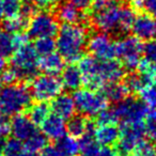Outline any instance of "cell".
I'll return each mask as SVG.
<instances>
[{
    "label": "cell",
    "instance_id": "obj_17",
    "mask_svg": "<svg viewBox=\"0 0 156 156\" xmlns=\"http://www.w3.org/2000/svg\"><path fill=\"white\" fill-rule=\"evenodd\" d=\"M87 118L88 117L83 115H73L69 118V122L66 123V132L69 133V136L80 139L88 133L93 132L95 126Z\"/></svg>",
    "mask_w": 156,
    "mask_h": 156
},
{
    "label": "cell",
    "instance_id": "obj_23",
    "mask_svg": "<svg viewBox=\"0 0 156 156\" xmlns=\"http://www.w3.org/2000/svg\"><path fill=\"white\" fill-rule=\"evenodd\" d=\"M153 80L144 76L142 73H132L128 74L125 77L124 85L126 86L128 92L130 93H139L140 94Z\"/></svg>",
    "mask_w": 156,
    "mask_h": 156
},
{
    "label": "cell",
    "instance_id": "obj_47",
    "mask_svg": "<svg viewBox=\"0 0 156 156\" xmlns=\"http://www.w3.org/2000/svg\"><path fill=\"white\" fill-rule=\"evenodd\" d=\"M5 66V56L0 54V72L2 71Z\"/></svg>",
    "mask_w": 156,
    "mask_h": 156
},
{
    "label": "cell",
    "instance_id": "obj_29",
    "mask_svg": "<svg viewBox=\"0 0 156 156\" xmlns=\"http://www.w3.org/2000/svg\"><path fill=\"white\" fill-rule=\"evenodd\" d=\"M16 50L15 41L13 33L8 32L7 30L0 31V54L5 57L11 56Z\"/></svg>",
    "mask_w": 156,
    "mask_h": 156
},
{
    "label": "cell",
    "instance_id": "obj_39",
    "mask_svg": "<svg viewBox=\"0 0 156 156\" xmlns=\"http://www.w3.org/2000/svg\"><path fill=\"white\" fill-rule=\"evenodd\" d=\"M32 2L34 3L39 9L51 10L60 5L61 0H32Z\"/></svg>",
    "mask_w": 156,
    "mask_h": 156
},
{
    "label": "cell",
    "instance_id": "obj_21",
    "mask_svg": "<svg viewBox=\"0 0 156 156\" xmlns=\"http://www.w3.org/2000/svg\"><path fill=\"white\" fill-rule=\"evenodd\" d=\"M64 62L65 60L59 52L58 54L51 52V54L40 57L39 66L40 69H42L44 73L58 75L62 73V71L64 69Z\"/></svg>",
    "mask_w": 156,
    "mask_h": 156
},
{
    "label": "cell",
    "instance_id": "obj_35",
    "mask_svg": "<svg viewBox=\"0 0 156 156\" xmlns=\"http://www.w3.org/2000/svg\"><path fill=\"white\" fill-rule=\"evenodd\" d=\"M20 0H3V13L7 18L20 14Z\"/></svg>",
    "mask_w": 156,
    "mask_h": 156
},
{
    "label": "cell",
    "instance_id": "obj_31",
    "mask_svg": "<svg viewBox=\"0 0 156 156\" xmlns=\"http://www.w3.org/2000/svg\"><path fill=\"white\" fill-rule=\"evenodd\" d=\"M33 46H34L35 50H37V52L39 54L40 57L55 52V50L57 49V44L56 41L54 40V37H41V39H37Z\"/></svg>",
    "mask_w": 156,
    "mask_h": 156
},
{
    "label": "cell",
    "instance_id": "obj_25",
    "mask_svg": "<svg viewBox=\"0 0 156 156\" xmlns=\"http://www.w3.org/2000/svg\"><path fill=\"white\" fill-rule=\"evenodd\" d=\"M56 147L62 154V156H76L80 153V143L79 140L72 136H63L56 140Z\"/></svg>",
    "mask_w": 156,
    "mask_h": 156
},
{
    "label": "cell",
    "instance_id": "obj_34",
    "mask_svg": "<svg viewBox=\"0 0 156 156\" xmlns=\"http://www.w3.org/2000/svg\"><path fill=\"white\" fill-rule=\"evenodd\" d=\"M133 156H156V144L143 140L133 152Z\"/></svg>",
    "mask_w": 156,
    "mask_h": 156
},
{
    "label": "cell",
    "instance_id": "obj_7",
    "mask_svg": "<svg viewBox=\"0 0 156 156\" xmlns=\"http://www.w3.org/2000/svg\"><path fill=\"white\" fill-rule=\"evenodd\" d=\"M117 57L127 69H138L143 56V44L140 39L135 35H125L115 42Z\"/></svg>",
    "mask_w": 156,
    "mask_h": 156
},
{
    "label": "cell",
    "instance_id": "obj_5",
    "mask_svg": "<svg viewBox=\"0 0 156 156\" xmlns=\"http://www.w3.org/2000/svg\"><path fill=\"white\" fill-rule=\"evenodd\" d=\"M73 98L76 110L88 118L96 117L108 106V100L104 93L95 89H78L75 91Z\"/></svg>",
    "mask_w": 156,
    "mask_h": 156
},
{
    "label": "cell",
    "instance_id": "obj_38",
    "mask_svg": "<svg viewBox=\"0 0 156 156\" xmlns=\"http://www.w3.org/2000/svg\"><path fill=\"white\" fill-rule=\"evenodd\" d=\"M0 79H1V83H5V85H11V83H17V81H20L17 74L15 73V71H14L11 66H10L9 69H5V71L1 73Z\"/></svg>",
    "mask_w": 156,
    "mask_h": 156
},
{
    "label": "cell",
    "instance_id": "obj_40",
    "mask_svg": "<svg viewBox=\"0 0 156 156\" xmlns=\"http://www.w3.org/2000/svg\"><path fill=\"white\" fill-rule=\"evenodd\" d=\"M37 7L32 2V1H31V2H24V3H22L20 14L28 20V18H31L35 13H37Z\"/></svg>",
    "mask_w": 156,
    "mask_h": 156
},
{
    "label": "cell",
    "instance_id": "obj_11",
    "mask_svg": "<svg viewBox=\"0 0 156 156\" xmlns=\"http://www.w3.org/2000/svg\"><path fill=\"white\" fill-rule=\"evenodd\" d=\"M120 138L117 142V153L119 156H130L139 143L143 141L145 135L143 123L122 124Z\"/></svg>",
    "mask_w": 156,
    "mask_h": 156
},
{
    "label": "cell",
    "instance_id": "obj_32",
    "mask_svg": "<svg viewBox=\"0 0 156 156\" xmlns=\"http://www.w3.org/2000/svg\"><path fill=\"white\" fill-rule=\"evenodd\" d=\"M145 136L151 140L156 141V108L147 111L144 120H143Z\"/></svg>",
    "mask_w": 156,
    "mask_h": 156
},
{
    "label": "cell",
    "instance_id": "obj_43",
    "mask_svg": "<svg viewBox=\"0 0 156 156\" xmlns=\"http://www.w3.org/2000/svg\"><path fill=\"white\" fill-rule=\"evenodd\" d=\"M40 156H62L58 147L55 145H47L41 153H39Z\"/></svg>",
    "mask_w": 156,
    "mask_h": 156
},
{
    "label": "cell",
    "instance_id": "obj_2",
    "mask_svg": "<svg viewBox=\"0 0 156 156\" xmlns=\"http://www.w3.org/2000/svg\"><path fill=\"white\" fill-rule=\"evenodd\" d=\"M88 40V29L83 24H63L57 33V50L65 61L79 62Z\"/></svg>",
    "mask_w": 156,
    "mask_h": 156
},
{
    "label": "cell",
    "instance_id": "obj_49",
    "mask_svg": "<svg viewBox=\"0 0 156 156\" xmlns=\"http://www.w3.org/2000/svg\"><path fill=\"white\" fill-rule=\"evenodd\" d=\"M3 15H5V13H3V0H0V20Z\"/></svg>",
    "mask_w": 156,
    "mask_h": 156
},
{
    "label": "cell",
    "instance_id": "obj_27",
    "mask_svg": "<svg viewBox=\"0 0 156 156\" xmlns=\"http://www.w3.org/2000/svg\"><path fill=\"white\" fill-rule=\"evenodd\" d=\"M25 147L30 153H41L47 147V137L43 133H34L25 141Z\"/></svg>",
    "mask_w": 156,
    "mask_h": 156
},
{
    "label": "cell",
    "instance_id": "obj_14",
    "mask_svg": "<svg viewBox=\"0 0 156 156\" xmlns=\"http://www.w3.org/2000/svg\"><path fill=\"white\" fill-rule=\"evenodd\" d=\"M135 37L141 41H152L156 39V18L149 13L139 14L136 16L132 28Z\"/></svg>",
    "mask_w": 156,
    "mask_h": 156
},
{
    "label": "cell",
    "instance_id": "obj_22",
    "mask_svg": "<svg viewBox=\"0 0 156 156\" xmlns=\"http://www.w3.org/2000/svg\"><path fill=\"white\" fill-rule=\"evenodd\" d=\"M103 89V93L106 96V98L108 100V102L115 103V104H118V103L122 102L123 100H125L126 98H128V92L126 86L119 81H115V83H109L107 85H105Z\"/></svg>",
    "mask_w": 156,
    "mask_h": 156
},
{
    "label": "cell",
    "instance_id": "obj_37",
    "mask_svg": "<svg viewBox=\"0 0 156 156\" xmlns=\"http://www.w3.org/2000/svg\"><path fill=\"white\" fill-rule=\"evenodd\" d=\"M98 118V124H115L119 120L117 118L115 110L112 109H105L101 113L96 115Z\"/></svg>",
    "mask_w": 156,
    "mask_h": 156
},
{
    "label": "cell",
    "instance_id": "obj_18",
    "mask_svg": "<svg viewBox=\"0 0 156 156\" xmlns=\"http://www.w3.org/2000/svg\"><path fill=\"white\" fill-rule=\"evenodd\" d=\"M51 109L54 113L62 117L63 119H69L73 117L76 110V105L74 98L69 94L61 93L52 100Z\"/></svg>",
    "mask_w": 156,
    "mask_h": 156
},
{
    "label": "cell",
    "instance_id": "obj_42",
    "mask_svg": "<svg viewBox=\"0 0 156 156\" xmlns=\"http://www.w3.org/2000/svg\"><path fill=\"white\" fill-rule=\"evenodd\" d=\"M69 2H72L74 5L78 8L81 11H86V10L92 8L94 0H69Z\"/></svg>",
    "mask_w": 156,
    "mask_h": 156
},
{
    "label": "cell",
    "instance_id": "obj_41",
    "mask_svg": "<svg viewBox=\"0 0 156 156\" xmlns=\"http://www.w3.org/2000/svg\"><path fill=\"white\" fill-rule=\"evenodd\" d=\"M142 8H144L147 13L156 18V0H143Z\"/></svg>",
    "mask_w": 156,
    "mask_h": 156
},
{
    "label": "cell",
    "instance_id": "obj_26",
    "mask_svg": "<svg viewBox=\"0 0 156 156\" xmlns=\"http://www.w3.org/2000/svg\"><path fill=\"white\" fill-rule=\"evenodd\" d=\"M50 115V108L46 102H37L29 107V117L35 125H41Z\"/></svg>",
    "mask_w": 156,
    "mask_h": 156
},
{
    "label": "cell",
    "instance_id": "obj_36",
    "mask_svg": "<svg viewBox=\"0 0 156 156\" xmlns=\"http://www.w3.org/2000/svg\"><path fill=\"white\" fill-rule=\"evenodd\" d=\"M143 57L144 60L156 66V39L147 41L143 45Z\"/></svg>",
    "mask_w": 156,
    "mask_h": 156
},
{
    "label": "cell",
    "instance_id": "obj_24",
    "mask_svg": "<svg viewBox=\"0 0 156 156\" xmlns=\"http://www.w3.org/2000/svg\"><path fill=\"white\" fill-rule=\"evenodd\" d=\"M1 156H40L39 153H30L27 151L24 143L15 138L7 140L1 147Z\"/></svg>",
    "mask_w": 156,
    "mask_h": 156
},
{
    "label": "cell",
    "instance_id": "obj_4",
    "mask_svg": "<svg viewBox=\"0 0 156 156\" xmlns=\"http://www.w3.org/2000/svg\"><path fill=\"white\" fill-rule=\"evenodd\" d=\"M39 54L30 44L23 46L13 52L10 66L17 74L20 80H28L37 76L39 66Z\"/></svg>",
    "mask_w": 156,
    "mask_h": 156
},
{
    "label": "cell",
    "instance_id": "obj_8",
    "mask_svg": "<svg viewBox=\"0 0 156 156\" xmlns=\"http://www.w3.org/2000/svg\"><path fill=\"white\" fill-rule=\"evenodd\" d=\"M122 5L119 0H111L104 9L93 12L92 24L100 31L107 33L120 32V13Z\"/></svg>",
    "mask_w": 156,
    "mask_h": 156
},
{
    "label": "cell",
    "instance_id": "obj_3",
    "mask_svg": "<svg viewBox=\"0 0 156 156\" xmlns=\"http://www.w3.org/2000/svg\"><path fill=\"white\" fill-rule=\"evenodd\" d=\"M32 98L31 90L23 83L5 85L0 89V110L5 115L14 117L29 109Z\"/></svg>",
    "mask_w": 156,
    "mask_h": 156
},
{
    "label": "cell",
    "instance_id": "obj_9",
    "mask_svg": "<svg viewBox=\"0 0 156 156\" xmlns=\"http://www.w3.org/2000/svg\"><path fill=\"white\" fill-rule=\"evenodd\" d=\"M149 107L142 100H136L133 98H126L122 102L118 103L115 107L117 118L122 124L142 123L149 111Z\"/></svg>",
    "mask_w": 156,
    "mask_h": 156
},
{
    "label": "cell",
    "instance_id": "obj_28",
    "mask_svg": "<svg viewBox=\"0 0 156 156\" xmlns=\"http://www.w3.org/2000/svg\"><path fill=\"white\" fill-rule=\"evenodd\" d=\"M136 16L135 10L133 8L122 5L120 13V32H127L132 30Z\"/></svg>",
    "mask_w": 156,
    "mask_h": 156
},
{
    "label": "cell",
    "instance_id": "obj_13",
    "mask_svg": "<svg viewBox=\"0 0 156 156\" xmlns=\"http://www.w3.org/2000/svg\"><path fill=\"white\" fill-rule=\"evenodd\" d=\"M9 132L11 133L13 138L25 142L34 133H37V128L34 122L30 119L29 115L18 113L12 117L9 125Z\"/></svg>",
    "mask_w": 156,
    "mask_h": 156
},
{
    "label": "cell",
    "instance_id": "obj_46",
    "mask_svg": "<svg viewBox=\"0 0 156 156\" xmlns=\"http://www.w3.org/2000/svg\"><path fill=\"white\" fill-rule=\"evenodd\" d=\"M126 1L130 2L133 5H135L136 8L142 7V2H143V0H126Z\"/></svg>",
    "mask_w": 156,
    "mask_h": 156
},
{
    "label": "cell",
    "instance_id": "obj_48",
    "mask_svg": "<svg viewBox=\"0 0 156 156\" xmlns=\"http://www.w3.org/2000/svg\"><path fill=\"white\" fill-rule=\"evenodd\" d=\"M1 124H5V115L0 110V125Z\"/></svg>",
    "mask_w": 156,
    "mask_h": 156
},
{
    "label": "cell",
    "instance_id": "obj_1",
    "mask_svg": "<svg viewBox=\"0 0 156 156\" xmlns=\"http://www.w3.org/2000/svg\"><path fill=\"white\" fill-rule=\"evenodd\" d=\"M78 66L83 74V85L95 90L109 83L119 81L125 73V67L122 63L113 59L101 60L92 55L83 57L79 60Z\"/></svg>",
    "mask_w": 156,
    "mask_h": 156
},
{
    "label": "cell",
    "instance_id": "obj_12",
    "mask_svg": "<svg viewBox=\"0 0 156 156\" xmlns=\"http://www.w3.org/2000/svg\"><path fill=\"white\" fill-rule=\"evenodd\" d=\"M87 49L93 57L101 60H110L117 57L115 42L111 39L109 33L100 31L89 37Z\"/></svg>",
    "mask_w": 156,
    "mask_h": 156
},
{
    "label": "cell",
    "instance_id": "obj_45",
    "mask_svg": "<svg viewBox=\"0 0 156 156\" xmlns=\"http://www.w3.org/2000/svg\"><path fill=\"white\" fill-rule=\"evenodd\" d=\"M111 2V0H94L93 5H92V12L98 11V10H102L106 7L107 5Z\"/></svg>",
    "mask_w": 156,
    "mask_h": 156
},
{
    "label": "cell",
    "instance_id": "obj_30",
    "mask_svg": "<svg viewBox=\"0 0 156 156\" xmlns=\"http://www.w3.org/2000/svg\"><path fill=\"white\" fill-rule=\"evenodd\" d=\"M3 26H5V29L8 32L17 33V32H22L23 29L28 26V23H27V18L25 16H23L22 14H18L16 16L8 17L5 20Z\"/></svg>",
    "mask_w": 156,
    "mask_h": 156
},
{
    "label": "cell",
    "instance_id": "obj_33",
    "mask_svg": "<svg viewBox=\"0 0 156 156\" xmlns=\"http://www.w3.org/2000/svg\"><path fill=\"white\" fill-rule=\"evenodd\" d=\"M141 100L149 108H156V79H154L140 93Z\"/></svg>",
    "mask_w": 156,
    "mask_h": 156
},
{
    "label": "cell",
    "instance_id": "obj_19",
    "mask_svg": "<svg viewBox=\"0 0 156 156\" xmlns=\"http://www.w3.org/2000/svg\"><path fill=\"white\" fill-rule=\"evenodd\" d=\"M57 18L62 24H83L85 15L72 2L60 3L57 9Z\"/></svg>",
    "mask_w": 156,
    "mask_h": 156
},
{
    "label": "cell",
    "instance_id": "obj_15",
    "mask_svg": "<svg viewBox=\"0 0 156 156\" xmlns=\"http://www.w3.org/2000/svg\"><path fill=\"white\" fill-rule=\"evenodd\" d=\"M41 130L48 139L58 140L65 136V133H66L65 119L56 113L49 115L41 124Z\"/></svg>",
    "mask_w": 156,
    "mask_h": 156
},
{
    "label": "cell",
    "instance_id": "obj_6",
    "mask_svg": "<svg viewBox=\"0 0 156 156\" xmlns=\"http://www.w3.org/2000/svg\"><path fill=\"white\" fill-rule=\"evenodd\" d=\"M63 83L61 78L52 74H41L31 79L30 90L33 98L37 102H49L62 93Z\"/></svg>",
    "mask_w": 156,
    "mask_h": 156
},
{
    "label": "cell",
    "instance_id": "obj_44",
    "mask_svg": "<svg viewBox=\"0 0 156 156\" xmlns=\"http://www.w3.org/2000/svg\"><path fill=\"white\" fill-rule=\"evenodd\" d=\"M94 156H119V155H118L117 151H113L112 149H110V147L100 145V147L95 152Z\"/></svg>",
    "mask_w": 156,
    "mask_h": 156
},
{
    "label": "cell",
    "instance_id": "obj_20",
    "mask_svg": "<svg viewBox=\"0 0 156 156\" xmlns=\"http://www.w3.org/2000/svg\"><path fill=\"white\" fill-rule=\"evenodd\" d=\"M61 81L63 87L69 91H76L83 85V78L79 66L69 65L61 73Z\"/></svg>",
    "mask_w": 156,
    "mask_h": 156
},
{
    "label": "cell",
    "instance_id": "obj_16",
    "mask_svg": "<svg viewBox=\"0 0 156 156\" xmlns=\"http://www.w3.org/2000/svg\"><path fill=\"white\" fill-rule=\"evenodd\" d=\"M121 129L115 124H98L94 127L93 136L96 142L103 147H110L118 142Z\"/></svg>",
    "mask_w": 156,
    "mask_h": 156
},
{
    "label": "cell",
    "instance_id": "obj_10",
    "mask_svg": "<svg viewBox=\"0 0 156 156\" xmlns=\"http://www.w3.org/2000/svg\"><path fill=\"white\" fill-rule=\"evenodd\" d=\"M27 31L29 37L35 40L41 37H54L59 31L58 18L47 11L37 12L28 22Z\"/></svg>",
    "mask_w": 156,
    "mask_h": 156
}]
</instances>
